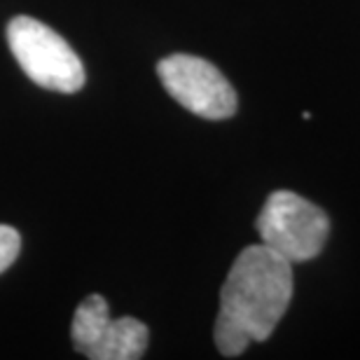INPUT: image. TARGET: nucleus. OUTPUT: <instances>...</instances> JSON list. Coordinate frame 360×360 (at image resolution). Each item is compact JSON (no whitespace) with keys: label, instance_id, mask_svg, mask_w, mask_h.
<instances>
[{"label":"nucleus","instance_id":"f257e3e1","mask_svg":"<svg viewBox=\"0 0 360 360\" xmlns=\"http://www.w3.org/2000/svg\"><path fill=\"white\" fill-rule=\"evenodd\" d=\"M292 297V262L255 243L234 260L220 290L215 347L236 358L250 344L269 340Z\"/></svg>","mask_w":360,"mask_h":360},{"label":"nucleus","instance_id":"f03ea898","mask_svg":"<svg viewBox=\"0 0 360 360\" xmlns=\"http://www.w3.org/2000/svg\"><path fill=\"white\" fill-rule=\"evenodd\" d=\"M260 243L288 262H309L321 255L330 236V220L321 206L290 190L271 192L255 222Z\"/></svg>","mask_w":360,"mask_h":360},{"label":"nucleus","instance_id":"7ed1b4c3","mask_svg":"<svg viewBox=\"0 0 360 360\" xmlns=\"http://www.w3.org/2000/svg\"><path fill=\"white\" fill-rule=\"evenodd\" d=\"M7 45L21 70L42 89L75 94L84 84V66L73 47L54 28L33 17H14L7 24Z\"/></svg>","mask_w":360,"mask_h":360},{"label":"nucleus","instance_id":"20e7f679","mask_svg":"<svg viewBox=\"0 0 360 360\" xmlns=\"http://www.w3.org/2000/svg\"><path fill=\"white\" fill-rule=\"evenodd\" d=\"M157 75L185 110L204 120H227L239 98L229 80L211 61L192 54H171L157 63Z\"/></svg>","mask_w":360,"mask_h":360},{"label":"nucleus","instance_id":"39448f33","mask_svg":"<svg viewBox=\"0 0 360 360\" xmlns=\"http://www.w3.org/2000/svg\"><path fill=\"white\" fill-rule=\"evenodd\" d=\"M150 330L139 319H110L101 340L87 351L91 360H139L148 351Z\"/></svg>","mask_w":360,"mask_h":360},{"label":"nucleus","instance_id":"423d86ee","mask_svg":"<svg viewBox=\"0 0 360 360\" xmlns=\"http://www.w3.org/2000/svg\"><path fill=\"white\" fill-rule=\"evenodd\" d=\"M110 323V309H108V302L101 297V295H89L80 302V307L75 309L73 316V326H70V337H73V344L80 354H87V351L101 340L103 330Z\"/></svg>","mask_w":360,"mask_h":360},{"label":"nucleus","instance_id":"0eeeda50","mask_svg":"<svg viewBox=\"0 0 360 360\" xmlns=\"http://www.w3.org/2000/svg\"><path fill=\"white\" fill-rule=\"evenodd\" d=\"M21 250V236L14 227L0 225V274L10 269Z\"/></svg>","mask_w":360,"mask_h":360}]
</instances>
